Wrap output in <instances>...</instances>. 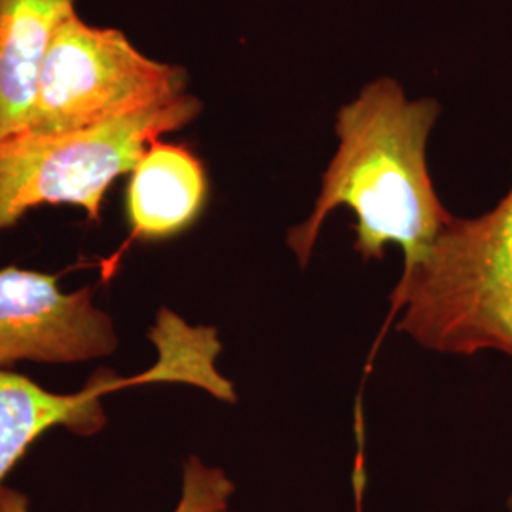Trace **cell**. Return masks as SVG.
<instances>
[{"label": "cell", "mask_w": 512, "mask_h": 512, "mask_svg": "<svg viewBox=\"0 0 512 512\" xmlns=\"http://www.w3.org/2000/svg\"><path fill=\"white\" fill-rule=\"evenodd\" d=\"M439 114L435 99L410 101L391 78L370 82L338 110V148L315 207L287 236L302 266L310 262L325 220L342 205L357 217L355 251L366 262L382 260L389 245H399L406 270L427 253L452 219L427 167V143Z\"/></svg>", "instance_id": "cell-1"}, {"label": "cell", "mask_w": 512, "mask_h": 512, "mask_svg": "<svg viewBox=\"0 0 512 512\" xmlns=\"http://www.w3.org/2000/svg\"><path fill=\"white\" fill-rule=\"evenodd\" d=\"M397 330L450 355L499 351L512 359V184L492 211L452 215L391 294Z\"/></svg>", "instance_id": "cell-2"}, {"label": "cell", "mask_w": 512, "mask_h": 512, "mask_svg": "<svg viewBox=\"0 0 512 512\" xmlns=\"http://www.w3.org/2000/svg\"><path fill=\"white\" fill-rule=\"evenodd\" d=\"M200 112V99L184 93L84 131L0 141V232L38 205H76L99 220L114 181L131 173L154 141Z\"/></svg>", "instance_id": "cell-3"}, {"label": "cell", "mask_w": 512, "mask_h": 512, "mask_svg": "<svg viewBox=\"0 0 512 512\" xmlns=\"http://www.w3.org/2000/svg\"><path fill=\"white\" fill-rule=\"evenodd\" d=\"M186 71L141 54L118 29L73 16L55 31L38 78L37 101L21 135L95 128L184 95Z\"/></svg>", "instance_id": "cell-4"}, {"label": "cell", "mask_w": 512, "mask_h": 512, "mask_svg": "<svg viewBox=\"0 0 512 512\" xmlns=\"http://www.w3.org/2000/svg\"><path fill=\"white\" fill-rule=\"evenodd\" d=\"M150 336L160 349V359L150 370L135 378L99 372L73 395H55L21 374L0 370V486L29 446L48 429L63 425L78 435L101 431L107 423L101 397L110 391L128 385L177 382L198 385L220 401H236L234 387L215 368L220 351L217 330L188 327L175 313L162 310Z\"/></svg>", "instance_id": "cell-5"}, {"label": "cell", "mask_w": 512, "mask_h": 512, "mask_svg": "<svg viewBox=\"0 0 512 512\" xmlns=\"http://www.w3.org/2000/svg\"><path fill=\"white\" fill-rule=\"evenodd\" d=\"M116 348L114 325L93 304V289L65 293L57 275L0 270V368L18 361L82 363Z\"/></svg>", "instance_id": "cell-6"}, {"label": "cell", "mask_w": 512, "mask_h": 512, "mask_svg": "<svg viewBox=\"0 0 512 512\" xmlns=\"http://www.w3.org/2000/svg\"><path fill=\"white\" fill-rule=\"evenodd\" d=\"M209 179L184 145L154 141L129 173L126 215L131 238L162 241L188 230L205 209Z\"/></svg>", "instance_id": "cell-7"}, {"label": "cell", "mask_w": 512, "mask_h": 512, "mask_svg": "<svg viewBox=\"0 0 512 512\" xmlns=\"http://www.w3.org/2000/svg\"><path fill=\"white\" fill-rule=\"evenodd\" d=\"M74 0H0V141L25 133L44 57Z\"/></svg>", "instance_id": "cell-8"}, {"label": "cell", "mask_w": 512, "mask_h": 512, "mask_svg": "<svg viewBox=\"0 0 512 512\" xmlns=\"http://www.w3.org/2000/svg\"><path fill=\"white\" fill-rule=\"evenodd\" d=\"M234 492V482L222 469L207 467L192 456L184 461L183 490L173 512H228ZM0 512H31L27 495L0 486Z\"/></svg>", "instance_id": "cell-9"}, {"label": "cell", "mask_w": 512, "mask_h": 512, "mask_svg": "<svg viewBox=\"0 0 512 512\" xmlns=\"http://www.w3.org/2000/svg\"><path fill=\"white\" fill-rule=\"evenodd\" d=\"M509 507H511V511H512V495H511V499H509Z\"/></svg>", "instance_id": "cell-10"}]
</instances>
